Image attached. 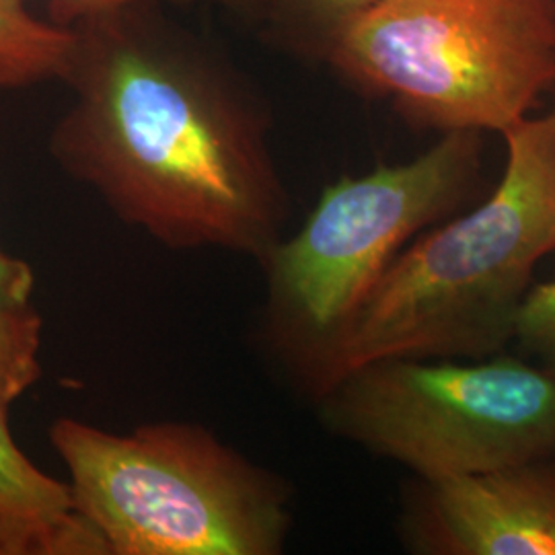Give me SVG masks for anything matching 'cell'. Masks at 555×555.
<instances>
[{
	"label": "cell",
	"instance_id": "11",
	"mask_svg": "<svg viewBox=\"0 0 555 555\" xmlns=\"http://www.w3.org/2000/svg\"><path fill=\"white\" fill-rule=\"evenodd\" d=\"M378 0H243L241 13L256 15L286 40L323 50L341 25Z\"/></svg>",
	"mask_w": 555,
	"mask_h": 555
},
{
	"label": "cell",
	"instance_id": "9",
	"mask_svg": "<svg viewBox=\"0 0 555 555\" xmlns=\"http://www.w3.org/2000/svg\"><path fill=\"white\" fill-rule=\"evenodd\" d=\"M25 2L0 0V93L64 80L75 56V27L38 20Z\"/></svg>",
	"mask_w": 555,
	"mask_h": 555
},
{
	"label": "cell",
	"instance_id": "1",
	"mask_svg": "<svg viewBox=\"0 0 555 555\" xmlns=\"http://www.w3.org/2000/svg\"><path fill=\"white\" fill-rule=\"evenodd\" d=\"M155 7L73 23L64 79L73 103L50 134V155L160 245L261 263L288 219L268 107L235 68L157 20Z\"/></svg>",
	"mask_w": 555,
	"mask_h": 555
},
{
	"label": "cell",
	"instance_id": "4",
	"mask_svg": "<svg viewBox=\"0 0 555 555\" xmlns=\"http://www.w3.org/2000/svg\"><path fill=\"white\" fill-rule=\"evenodd\" d=\"M481 134L447 132L416 159L327 185L259 263L261 337L302 389L401 249L474 194Z\"/></svg>",
	"mask_w": 555,
	"mask_h": 555
},
{
	"label": "cell",
	"instance_id": "12",
	"mask_svg": "<svg viewBox=\"0 0 555 555\" xmlns=\"http://www.w3.org/2000/svg\"><path fill=\"white\" fill-rule=\"evenodd\" d=\"M515 339L555 373V280L531 286L518 313Z\"/></svg>",
	"mask_w": 555,
	"mask_h": 555
},
{
	"label": "cell",
	"instance_id": "2",
	"mask_svg": "<svg viewBox=\"0 0 555 555\" xmlns=\"http://www.w3.org/2000/svg\"><path fill=\"white\" fill-rule=\"evenodd\" d=\"M502 137L496 190L401 249L307 385L311 399L377 360H477L515 339L537 263L555 251L554 112Z\"/></svg>",
	"mask_w": 555,
	"mask_h": 555
},
{
	"label": "cell",
	"instance_id": "7",
	"mask_svg": "<svg viewBox=\"0 0 555 555\" xmlns=\"http://www.w3.org/2000/svg\"><path fill=\"white\" fill-rule=\"evenodd\" d=\"M399 537L417 555H555V455L416 479L403 496Z\"/></svg>",
	"mask_w": 555,
	"mask_h": 555
},
{
	"label": "cell",
	"instance_id": "5",
	"mask_svg": "<svg viewBox=\"0 0 555 555\" xmlns=\"http://www.w3.org/2000/svg\"><path fill=\"white\" fill-rule=\"evenodd\" d=\"M321 56L416 126L504 134L555 87V0H378Z\"/></svg>",
	"mask_w": 555,
	"mask_h": 555
},
{
	"label": "cell",
	"instance_id": "8",
	"mask_svg": "<svg viewBox=\"0 0 555 555\" xmlns=\"http://www.w3.org/2000/svg\"><path fill=\"white\" fill-rule=\"evenodd\" d=\"M0 397V555H109L66 481L21 451Z\"/></svg>",
	"mask_w": 555,
	"mask_h": 555
},
{
	"label": "cell",
	"instance_id": "14",
	"mask_svg": "<svg viewBox=\"0 0 555 555\" xmlns=\"http://www.w3.org/2000/svg\"><path fill=\"white\" fill-rule=\"evenodd\" d=\"M36 278L31 268L20 258H13L0 247V288L11 297L31 300Z\"/></svg>",
	"mask_w": 555,
	"mask_h": 555
},
{
	"label": "cell",
	"instance_id": "15",
	"mask_svg": "<svg viewBox=\"0 0 555 555\" xmlns=\"http://www.w3.org/2000/svg\"><path fill=\"white\" fill-rule=\"evenodd\" d=\"M554 116H555V109H554Z\"/></svg>",
	"mask_w": 555,
	"mask_h": 555
},
{
	"label": "cell",
	"instance_id": "3",
	"mask_svg": "<svg viewBox=\"0 0 555 555\" xmlns=\"http://www.w3.org/2000/svg\"><path fill=\"white\" fill-rule=\"evenodd\" d=\"M50 442L109 555H278L286 547L291 483L204 426L155 422L119 435L59 417Z\"/></svg>",
	"mask_w": 555,
	"mask_h": 555
},
{
	"label": "cell",
	"instance_id": "6",
	"mask_svg": "<svg viewBox=\"0 0 555 555\" xmlns=\"http://www.w3.org/2000/svg\"><path fill=\"white\" fill-rule=\"evenodd\" d=\"M315 401L332 435L420 481L555 455V373L520 358H387Z\"/></svg>",
	"mask_w": 555,
	"mask_h": 555
},
{
	"label": "cell",
	"instance_id": "10",
	"mask_svg": "<svg viewBox=\"0 0 555 555\" xmlns=\"http://www.w3.org/2000/svg\"><path fill=\"white\" fill-rule=\"evenodd\" d=\"M41 332L43 321L31 300L0 288V397L9 403L41 378Z\"/></svg>",
	"mask_w": 555,
	"mask_h": 555
},
{
	"label": "cell",
	"instance_id": "13",
	"mask_svg": "<svg viewBox=\"0 0 555 555\" xmlns=\"http://www.w3.org/2000/svg\"><path fill=\"white\" fill-rule=\"evenodd\" d=\"M159 2H169V4H222L229 9H241V0H50V13L52 21L62 23V25H73L75 21L93 17L100 13H107L121 7H132V4H159Z\"/></svg>",
	"mask_w": 555,
	"mask_h": 555
}]
</instances>
